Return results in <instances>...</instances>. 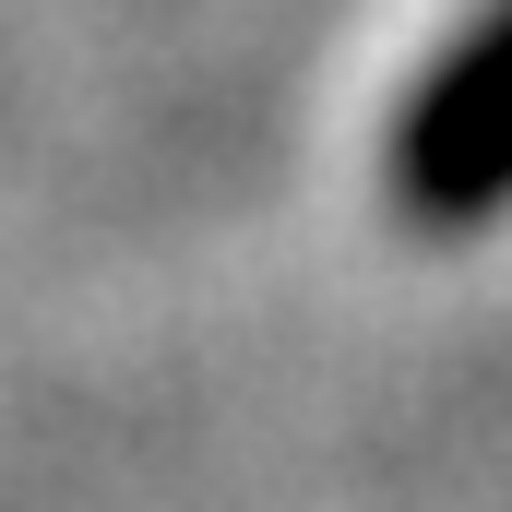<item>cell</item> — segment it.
I'll use <instances>...</instances> for the list:
<instances>
[{
	"instance_id": "obj_1",
	"label": "cell",
	"mask_w": 512,
	"mask_h": 512,
	"mask_svg": "<svg viewBox=\"0 0 512 512\" xmlns=\"http://www.w3.org/2000/svg\"><path fill=\"white\" fill-rule=\"evenodd\" d=\"M393 203L417 227H477L512 203V0L405 96L393 120Z\"/></svg>"
}]
</instances>
